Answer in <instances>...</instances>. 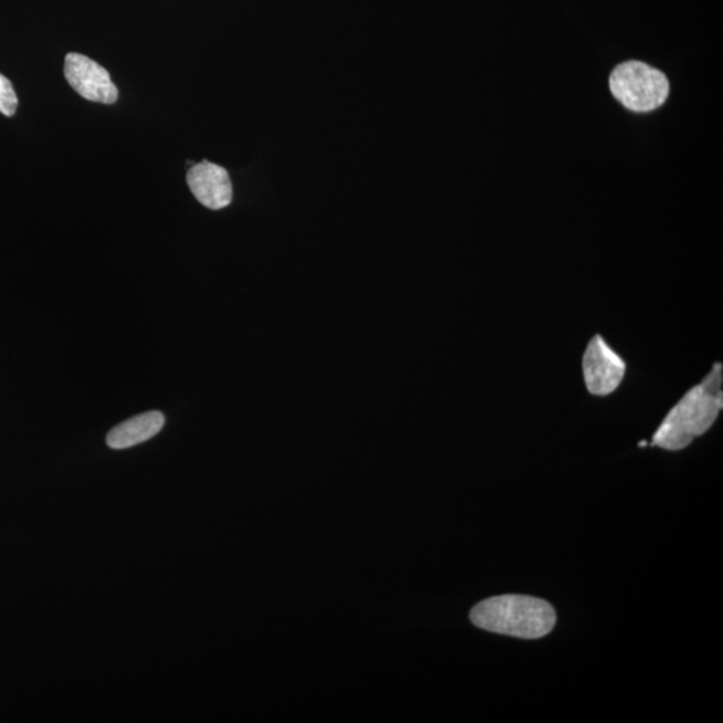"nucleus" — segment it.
<instances>
[{
	"instance_id": "4",
	"label": "nucleus",
	"mask_w": 723,
	"mask_h": 723,
	"mask_svg": "<svg viewBox=\"0 0 723 723\" xmlns=\"http://www.w3.org/2000/svg\"><path fill=\"white\" fill-rule=\"evenodd\" d=\"M583 374L587 390L591 395L608 396L617 390L624 380L626 364L601 335H595L583 357Z\"/></svg>"
},
{
	"instance_id": "7",
	"label": "nucleus",
	"mask_w": 723,
	"mask_h": 723,
	"mask_svg": "<svg viewBox=\"0 0 723 723\" xmlns=\"http://www.w3.org/2000/svg\"><path fill=\"white\" fill-rule=\"evenodd\" d=\"M165 417L160 411H148L117 425L106 437L107 446L120 450L139 446L154 439L164 428Z\"/></svg>"
},
{
	"instance_id": "8",
	"label": "nucleus",
	"mask_w": 723,
	"mask_h": 723,
	"mask_svg": "<svg viewBox=\"0 0 723 723\" xmlns=\"http://www.w3.org/2000/svg\"><path fill=\"white\" fill-rule=\"evenodd\" d=\"M18 107V97L11 82L0 74V113L4 116H14Z\"/></svg>"
},
{
	"instance_id": "3",
	"label": "nucleus",
	"mask_w": 723,
	"mask_h": 723,
	"mask_svg": "<svg viewBox=\"0 0 723 723\" xmlns=\"http://www.w3.org/2000/svg\"><path fill=\"white\" fill-rule=\"evenodd\" d=\"M610 88L621 105L638 113L658 109L670 92L669 81L662 72L638 61L621 63L615 69Z\"/></svg>"
},
{
	"instance_id": "6",
	"label": "nucleus",
	"mask_w": 723,
	"mask_h": 723,
	"mask_svg": "<svg viewBox=\"0 0 723 723\" xmlns=\"http://www.w3.org/2000/svg\"><path fill=\"white\" fill-rule=\"evenodd\" d=\"M187 182L202 206L218 211L232 202V182L230 175L219 165L202 161L189 169Z\"/></svg>"
},
{
	"instance_id": "1",
	"label": "nucleus",
	"mask_w": 723,
	"mask_h": 723,
	"mask_svg": "<svg viewBox=\"0 0 723 723\" xmlns=\"http://www.w3.org/2000/svg\"><path fill=\"white\" fill-rule=\"evenodd\" d=\"M722 383V364H715L702 383L690 389L669 411L652 437V446L681 450L695 437L705 434L723 408Z\"/></svg>"
},
{
	"instance_id": "2",
	"label": "nucleus",
	"mask_w": 723,
	"mask_h": 723,
	"mask_svg": "<svg viewBox=\"0 0 723 723\" xmlns=\"http://www.w3.org/2000/svg\"><path fill=\"white\" fill-rule=\"evenodd\" d=\"M482 630L522 639H538L554 630V607L525 595H501L479 602L471 612Z\"/></svg>"
},
{
	"instance_id": "5",
	"label": "nucleus",
	"mask_w": 723,
	"mask_h": 723,
	"mask_svg": "<svg viewBox=\"0 0 723 723\" xmlns=\"http://www.w3.org/2000/svg\"><path fill=\"white\" fill-rule=\"evenodd\" d=\"M65 77L81 97L92 103L112 105L118 99V88L113 84L111 74L85 55H66Z\"/></svg>"
}]
</instances>
